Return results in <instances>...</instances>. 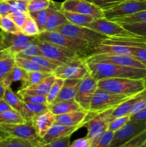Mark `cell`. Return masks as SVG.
Masks as SVG:
<instances>
[{
  "label": "cell",
  "instance_id": "cell-58",
  "mask_svg": "<svg viewBox=\"0 0 146 147\" xmlns=\"http://www.w3.org/2000/svg\"><path fill=\"white\" fill-rule=\"evenodd\" d=\"M4 51H5V48H4V44H3V37L1 31L0 32V54L4 53Z\"/></svg>",
  "mask_w": 146,
  "mask_h": 147
},
{
  "label": "cell",
  "instance_id": "cell-36",
  "mask_svg": "<svg viewBox=\"0 0 146 147\" xmlns=\"http://www.w3.org/2000/svg\"><path fill=\"white\" fill-rule=\"evenodd\" d=\"M111 20L119 23L120 24H127V23H136L146 22V9L144 10V11L136 13V14H132V15L112 19Z\"/></svg>",
  "mask_w": 146,
  "mask_h": 147
},
{
  "label": "cell",
  "instance_id": "cell-32",
  "mask_svg": "<svg viewBox=\"0 0 146 147\" xmlns=\"http://www.w3.org/2000/svg\"><path fill=\"white\" fill-rule=\"evenodd\" d=\"M26 123L20 113L14 109L0 113V123L12 124V123Z\"/></svg>",
  "mask_w": 146,
  "mask_h": 147
},
{
  "label": "cell",
  "instance_id": "cell-61",
  "mask_svg": "<svg viewBox=\"0 0 146 147\" xmlns=\"http://www.w3.org/2000/svg\"><path fill=\"white\" fill-rule=\"evenodd\" d=\"M84 1H90V2H92L93 0H84Z\"/></svg>",
  "mask_w": 146,
  "mask_h": 147
},
{
  "label": "cell",
  "instance_id": "cell-38",
  "mask_svg": "<svg viewBox=\"0 0 146 147\" xmlns=\"http://www.w3.org/2000/svg\"><path fill=\"white\" fill-rule=\"evenodd\" d=\"M114 132L106 130L98 137L92 141L91 147H109L113 140Z\"/></svg>",
  "mask_w": 146,
  "mask_h": 147
},
{
  "label": "cell",
  "instance_id": "cell-53",
  "mask_svg": "<svg viewBox=\"0 0 146 147\" xmlns=\"http://www.w3.org/2000/svg\"><path fill=\"white\" fill-rule=\"evenodd\" d=\"M92 141L90 139L85 136V137L80 138V139H76L75 141L70 144V147H91Z\"/></svg>",
  "mask_w": 146,
  "mask_h": 147
},
{
  "label": "cell",
  "instance_id": "cell-6",
  "mask_svg": "<svg viewBox=\"0 0 146 147\" xmlns=\"http://www.w3.org/2000/svg\"><path fill=\"white\" fill-rule=\"evenodd\" d=\"M130 97L131 96L115 94L107 90L97 88L92 99L89 111L97 113L114 109Z\"/></svg>",
  "mask_w": 146,
  "mask_h": 147
},
{
  "label": "cell",
  "instance_id": "cell-19",
  "mask_svg": "<svg viewBox=\"0 0 146 147\" xmlns=\"http://www.w3.org/2000/svg\"><path fill=\"white\" fill-rule=\"evenodd\" d=\"M134 47H127V46L120 45H110L101 43L91 49L90 55L97 54H110L131 56L132 57Z\"/></svg>",
  "mask_w": 146,
  "mask_h": 147
},
{
  "label": "cell",
  "instance_id": "cell-33",
  "mask_svg": "<svg viewBox=\"0 0 146 147\" xmlns=\"http://www.w3.org/2000/svg\"><path fill=\"white\" fill-rule=\"evenodd\" d=\"M4 99L12 109L19 112L22 109L24 102L19 96V95L16 94L10 87L6 88L5 93H4Z\"/></svg>",
  "mask_w": 146,
  "mask_h": 147
},
{
  "label": "cell",
  "instance_id": "cell-20",
  "mask_svg": "<svg viewBox=\"0 0 146 147\" xmlns=\"http://www.w3.org/2000/svg\"><path fill=\"white\" fill-rule=\"evenodd\" d=\"M88 111L84 110L76 111L70 113L55 116V122L58 124L67 126H80L84 122Z\"/></svg>",
  "mask_w": 146,
  "mask_h": 147
},
{
  "label": "cell",
  "instance_id": "cell-57",
  "mask_svg": "<svg viewBox=\"0 0 146 147\" xmlns=\"http://www.w3.org/2000/svg\"><path fill=\"white\" fill-rule=\"evenodd\" d=\"M6 86L4 84L3 81L0 82V99L4 98V93H5V90H6Z\"/></svg>",
  "mask_w": 146,
  "mask_h": 147
},
{
  "label": "cell",
  "instance_id": "cell-8",
  "mask_svg": "<svg viewBox=\"0 0 146 147\" xmlns=\"http://www.w3.org/2000/svg\"><path fill=\"white\" fill-rule=\"evenodd\" d=\"M37 45L41 50L42 56L60 64L67 63L71 60L81 58L80 56L70 50L45 40H40V38L37 42Z\"/></svg>",
  "mask_w": 146,
  "mask_h": 147
},
{
  "label": "cell",
  "instance_id": "cell-26",
  "mask_svg": "<svg viewBox=\"0 0 146 147\" xmlns=\"http://www.w3.org/2000/svg\"><path fill=\"white\" fill-rule=\"evenodd\" d=\"M47 111H49V109L47 105L24 103L22 109H21L19 113L27 123H31V121L35 116Z\"/></svg>",
  "mask_w": 146,
  "mask_h": 147
},
{
  "label": "cell",
  "instance_id": "cell-56",
  "mask_svg": "<svg viewBox=\"0 0 146 147\" xmlns=\"http://www.w3.org/2000/svg\"><path fill=\"white\" fill-rule=\"evenodd\" d=\"M10 109H11V106L4 100V99H0V113L6 111L10 110Z\"/></svg>",
  "mask_w": 146,
  "mask_h": 147
},
{
  "label": "cell",
  "instance_id": "cell-23",
  "mask_svg": "<svg viewBox=\"0 0 146 147\" xmlns=\"http://www.w3.org/2000/svg\"><path fill=\"white\" fill-rule=\"evenodd\" d=\"M80 80H80V79H66L64 80V85L54 103L74 100Z\"/></svg>",
  "mask_w": 146,
  "mask_h": 147
},
{
  "label": "cell",
  "instance_id": "cell-17",
  "mask_svg": "<svg viewBox=\"0 0 146 147\" xmlns=\"http://www.w3.org/2000/svg\"><path fill=\"white\" fill-rule=\"evenodd\" d=\"M80 126H67L54 123L51 126L47 133L43 138L40 139L42 144H47L52 142L71 136L74 132L78 130Z\"/></svg>",
  "mask_w": 146,
  "mask_h": 147
},
{
  "label": "cell",
  "instance_id": "cell-54",
  "mask_svg": "<svg viewBox=\"0 0 146 147\" xmlns=\"http://www.w3.org/2000/svg\"><path fill=\"white\" fill-rule=\"evenodd\" d=\"M130 120L132 121H146V108L135 114L130 116Z\"/></svg>",
  "mask_w": 146,
  "mask_h": 147
},
{
  "label": "cell",
  "instance_id": "cell-5",
  "mask_svg": "<svg viewBox=\"0 0 146 147\" xmlns=\"http://www.w3.org/2000/svg\"><path fill=\"white\" fill-rule=\"evenodd\" d=\"M114 109H110L100 113H94L88 111L82 127H85L87 130V137L93 141L100 134L107 130V127L111 121L112 114Z\"/></svg>",
  "mask_w": 146,
  "mask_h": 147
},
{
  "label": "cell",
  "instance_id": "cell-40",
  "mask_svg": "<svg viewBox=\"0 0 146 147\" xmlns=\"http://www.w3.org/2000/svg\"><path fill=\"white\" fill-rule=\"evenodd\" d=\"M21 32L27 36H38L40 34V31L37 23L34 19L30 16L26 21L24 25L20 28Z\"/></svg>",
  "mask_w": 146,
  "mask_h": 147
},
{
  "label": "cell",
  "instance_id": "cell-52",
  "mask_svg": "<svg viewBox=\"0 0 146 147\" xmlns=\"http://www.w3.org/2000/svg\"><path fill=\"white\" fill-rule=\"evenodd\" d=\"M70 137L71 136H66L62 139L52 142L47 144H43V147H70Z\"/></svg>",
  "mask_w": 146,
  "mask_h": 147
},
{
  "label": "cell",
  "instance_id": "cell-18",
  "mask_svg": "<svg viewBox=\"0 0 146 147\" xmlns=\"http://www.w3.org/2000/svg\"><path fill=\"white\" fill-rule=\"evenodd\" d=\"M55 122V116L50 111L35 116L31 121V125L35 129L40 139L44 136L49 129Z\"/></svg>",
  "mask_w": 146,
  "mask_h": 147
},
{
  "label": "cell",
  "instance_id": "cell-47",
  "mask_svg": "<svg viewBox=\"0 0 146 147\" xmlns=\"http://www.w3.org/2000/svg\"><path fill=\"white\" fill-rule=\"evenodd\" d=\"M9 5L10 13L14 11H27L28 0H4ZM9 13V14H10Z\"/></svg>",
  "mask_w": 146,
  "mask_h": 147
},
{
  "label": "cell",
  "instance_id": "cell-21",
  "mask_svg": "<svg viewBox=\"0 0 146 147\" xmlns=\"http://www.w3.org/2000/svg\"><path fill=\"white\" fill-rule=\"evenodd\" d=\"M57 3L52 1L50 5V11L49 13L46 24L45 31H55L60 26L69 22L63 14L61 8H57Z\"/></svg>",
  "mask_w": 146,
  "mask_h": 147
},
{
  "label": "cell",
  "instance_id": "cell-49",
  "mask_svg": "<svg viewBox=\"0 0 146 147\" xmlns=\"http://www.w3.org/2000/svg\"><path fill=\"white\" fill-rule=\"evenodd\" d=\"M130 120V116H122V117L117 118V119H113V121L110 122L107 127V131H110L112 132H115L121 129L123 126H124Z\"/></svg>",
  "mask_w": 146,
  "mask_h": 147
},
{
  "label": "cell",
  "instance_id": "cell-9",
  "mask_svg": "<svg viewBox=\"0 0 146 147\" xmlns=\"http://www.w3.org/2000/svg\"><path fill=\"white\" fill-rule=\"evenodd\" d=\"M0 136L1 138H20L34 142H40V139L31 123L27 122L12 124L0 123Z\"/></svg>",
  "mask_w": 146,
  "mask_h": 147
},
{
  "label": "cell",
  "instance_id": "cell-25",
  "mask_svg": "<svg viewBox=\"0 0 146 147\" xmlns=\"http://www.w3.org/2000/svg\"><path fill=\"white\" fill-rule=\"evenodd\" d=\"M47 106L49 111L54 116L70 113L76 111L83 110L75 100L57 102V103L49 104Z\"/></svg>",
  "mask_w": 146,
  "mask_h": 147
},
{
  "label": "cell",
  "instance_id": "cell-55",
  "mask_svg": "<svg viewBox=\"0 0 146 147\" xmlns=\"http://www.w3.org/2000/svg\"><path fill=\"white\" fill-rule=\"evenodd\" d=\"M10 13L9 5L4 0H0V15H8Z\"/></svg>",
  "mask_w": 146,
  "mask_h": 147
},
{
  "label": "cell",
  "instance_id": "cell-60",
  "mask_svg": "<svg viewBox=\"0 0 146 147\" xmlns=\"http://www.w3.org/2000/svg\"><path fill=\"white\" fill-rule=\"evenodd\" d=\"M141 147H146V142H145V143H144V144H143V146H142Z\"/></svg>",
  "mask_w": 146,
  "mask_h": 147
},
{
  "label": "cell",
  "instance_id": "cell-4",
  "mask_svg": "<svg viewBox=\"0 0 146 147\" xmlns=\"http://www.w3.org/2000/svg\"><path fill=\"white\" fill-rule=\"evenodd\" d=\"M55 31L87 42L91 46L92 48L97 45L101 44L104 40L109 38L107 36L97 32L89 27L75 25L70 22H67L60 26Z\"/></svg>",
  "mask_w": 146,
  "mask_h": 147
},
{
  "label": "cell",
  "instance_id": "cell-37",
  "mask_svg": "<svg viewBox=\"0 0 146 147\" xmlns=\"http://www.w3.org/2000/svg\"><path fill=\"white\" fill-rule=\"evenodd\" d=\"M0 29L6 32L19 34L21 33L19 27L16 25L10 17L7 15H0Z\"/></svg>",
  "mask_w": 146,
  "mask_h": 147
},
{
  "label": "cell",
  "instance_id": "cell-14",
  "mask_svg": "<svg viewBox=\"0 0 146 147\" xmlns=\"http://www.w3.org/2000/svg\"><path fill=\"white\" fill-rule=\"evenodd\" d=\"M61 10L91 16L95 19L104 17V11L93 2L84 0H65L61 4Z\"/></svg>",
  "mask_w": 146,
  "mask_h": 147
},
{
  "label": "cell",
  "instance_id": "cell-35",
  "mask_svg": "<svg viewBox=\"0 0 146 147\" xmlns=\"http://www.w3.org/2000/svg\"><path fill=\"white\" fill-rule=\"evenodd\" d=\"M50 11V7L46 9L41 10V11H35V12H30L29 15L34 19V21L37 23L39 27L40 32L45 31L46 24H47V18H48L49 13Z\"/></svg>",
  "mask_w": 146,
  "mask_h": 147
},
{
  "label": "cell",
  "instance_id": "cell-11",
  "mask_svg": "<svg viewBox=\"0 0 146 147\" xmlns=\"http://www.w3.org/2000/svg\"><path fill=\"white\" fill-rule=\"evenodd\" d=\"M97 89V81L89 72L80 80L74 98L83 110L87 111H90V103Z\"/></svg>",
  "mask_w": 146,
  "mask_h": 147
},
{
  "label": "cell",
  "instance_id": "cell-7",
  "mask_svg": "<svg viewBox=\"0 0 146 147\" xmlns=\"http://www.w3.org/2000/svg\"><path fill=\"white\" fill-rule=\"evenodd\" d=\"M87 27L107 36L109 38H124L137 37V35L125 29L119 23L104 18L94 19Z\"/></svg>",
  "mask_w": 146,
  "mask_h": 147
},
{
  "label": "cell",
  "instance_id": "cell-22",
  "mask_svg": "<svg viewBox=\"0 0 146 147\" xmlns=\"http://www.w3.org/2000/svg\"><path fill=\"white\" fill-rule=\"evenodd\" d=\"M55 79L56 76L52 74L37 84L30 86L27 88L19 89L17 93H24L31 96H47Z\"/></svg>",
  "mask_w": 146,
  "mask_h": 147
},
{
  "label": "cell",
  "instance_id": "cell-43",
  "mask_svg": "<svg viewBox=\"0 0 146 147\" xmlns=\"http://www.w3.org/2000/svg\"><path fill=\"white\" fill-rule=\"evenodd\" d=\"M38 40L36 42H31L27 43V44L23 47L21 51L19 53H18L17 55H16L24 56V57L42 55L41 53V50H40V47H39L38 45H37Z\"/></svg>",
  "mask_w": 146,
  "mask_h": 147
},
{
  "label": "cell",
  "instance_id": "cell-48",
  "mask_svg": "<svg viewBox=\"0 0 146 147\" xmlns=\"http://www.w3.org/2000/svg\"><path fill=\"white\" fill-rule=\"evenodd\" d=\"M7 16L10 17L15 23L16 25L19 28H21L24 25L26 21L30 17L29 13L26 12V11H14V12L10 13Z\"/></svg>",
  "mask_w": 146,
  "mask_h": 147
},
{
  "label": "cell",
  "instance_id": "cell-12",
  "mask_svg": "<svg viewBox=\"0 0 146 147\" xmlns=\"http://www.w3.org/2000/svg\"><path fill=\"white\" fill-rule=\"evenodd\" d=\"M146 129V121L130 120L124 126L114 133L109 147H117L128 142Z\"/></svg>",
  "mask_w": 146,
  "mask_h": 147
},
{
  "label": "cell",
  "instance_id": "cell-16",
  "mask_svg": "<svg viewBox=\"0 0 146 147\" xmlns=\"http://www.w3.org/2000/svg\"><path fill=\"white\" fill-rule=\"evenodd\" d=\"M1 34L5 50L14 55L19 53L27 43L39 40L38 36H27L22 33L14 34L1 31Z\"/></svg>",
  "mask_w": 146,
  "mask_h": 147
},
{
  "label": "cell",
  "instance_id": "cell-30",
  "mask_svg": "<svg viewBox=\"0 0 146 147\" xmlns=\"http://www.w3.org/2000/svg\"><path fill=\"white\" fill-rule=\"evenodd\" d=\"M15 65V55L5 50L0 58V82L4 80Z\"/></svg>",
  "mask_w": 146,
  "mask_h": 147
},
{
  "label": "cell",
  "instance_id": "cell-2",
  "mask_svg": "<svg viewBox=\"0 0 146 147\" xmlns=\"http://www.w3.org/2000/svg\"><path fill=\"white\" fill-rule=\"evenodd\" d=\"M40 40L57 45L73 52L81 58L85 59L90 55L92 47L85 41L70 37L57 31H44L38 35Z\"/></svg>",
  "mask_w": 146,
  "mask_h": 147
},
{
  "label": "cell",
  "instance_id": "cell-64",
  "mask_svg": "<svg viewBox=\"0 0 146 147\" xmlns=\"http://www.w3.org/2000/svg\"><path fill=\"white\" fill-rule=\"evenodd\" d=\"M1 139V136H0V139Z\"/></svg>",
  "mask_w": 146,
  "mask_h": 147
},
{
  "label": "cell",
  "instance_id": "cell-13",
  "mask_svg": "<svg viewBox=\"0 0 146 147\" xmlns=\"http://www.w3.org/2000/svg\"><path fill=\"white\" fill-rule=\"evenodd\" d=\"M146 9V0H125L115 7L104 11V18L112 20L127 17Z\"/></svg>",
  "mask_w": 146,
  "mask_h": 147
},
{
  "label": "cell",
  "instance_id": "cell-46",
  "mask_svg": "<svg viewBox=\"0 0 146 147\" xmlns=\"http://www.w3.org/2000/svg\"><path fill=\"white\" fill-rule=\"evenodd\" d=\"M146 142V129L128 142L117 147H141Z\"/></svg>",
  "mask_w": 146,
  "mask_h": 147
},
{
  "label": "cell",
  "instance_id": "cell-62",
  "mask_svg": "<svg viewBox=\"0 0 146 147\" xmlns=\"http://www.w3.org/2000/svg\"><path fill=\"white\" fill-rule=\"evenodd\" d=\"M4 53H1V54H0V58H1V56L3 55V54H4Z\"/></svg>",
  "mask_w": 146,
  "mask_h": 147
},
{
  "label": "cell",
  "instance_id": "cell-63",
  "mask_svg": "<svg viewBox=\"0 0 146 147\" xmlns=\"http://www.w3.org/2000/svg\"><path fill=\"white\" fill-rule=\"evenodd\" d=\"M144 65H145V69H146V62L145 63H144Z\"/></svg>",
  "mask_w": 146,
  "mask_h": 147
},
{
  "label": "cell",
  "instance_id": "cell-39",
  "mask_svg": "<svg viewBox=\"0 0 146 147\" xmlns=\"http://www.w3.org/2000/svg\"><path fill=\"white\" fill-rule=\"evenodd\" d=\"M64 80L60 78L56 77L55 80L53 83L52 86L51 88H50V92H49L48 95L47 96V103L49 104H52L54 102L56 98L58 96L59 93H60V90H61L62 88L63 85H64Z\"/></svg>",
  "mask_w": 146,
  "mask_h": 147
},
{
  "label": "cell",
  "instance_id": "cell-29",
  "mask_svg": "<svg viewBox=\"0 0 146 147\" xmlns=\"http://www.w3.org/2000/svg\"><path fill=\"white\" fill-rule=\"evenodd\" d=\"M54 73H45V72H27L24 78L21 80V86L20 89H24L31 86L40 83L47 77Z\"/></svg>",
  "mask_w": 146,
  "mask_h": 147
},
{
  "label": "cell",
  "instance_id": "cell-1",
  "mask_svg": "<svg viewBox=\"0 0 146 147\" xmlns=\"http://www.w3.org/2000/svg\"><path fill=\"white\" fill-rule=\"evenodd\" d=\"M91 76L97 81L104 78L143 79L146 69L117 65L105 63H87Z\"/></svg>",
  "mask_w": 146,
  "mask_h": 147
},
{
  "label": "cell",
  "instance_id": "cell-45",
  "mask_svg": "<svg viewBox=\"0 0 146 147\" xmlns=\"http://www.w3.org/2000/svg\"><path fill=\"white\" fill-rule=\"evenodd\" d=\"M22 101L26 103H32V104H42L47 105V96H31V95L24 94V93H17Z\"/></svg>",
  "mask_w": 146,
  "mask_h": 147
},
{
  "label": "cell",
  "instance_id": "cell-42",
  "mask_svg": "<svg viewBox=\"0 0 146 147\" xmlns=\"http://www.w3.org/2000/svg\"><path fill=\"white\" fill-rule=\"evenodd\" d=\"M121 25L130 32L140 37H146V22L121 24Z\"/></svg>",
  "mask_w": 146,
  "mask_h": 147
},
{
  "label": "cell",
  "instance_id": "cell-27",
  "mask_svg": "<svg viewBox=\"0 0 146 147\" xmlns=\"http://www.w3.org/2000/svg\"><path fill=\"white\" fill-rule=\"evenodd\" d=\"M0 147H43L40 142L14 137H4L0 139Z\"/></svg>",
  "mask_w": 146,
  "mask_h": 147
},
{
  "label": "cell",
  "instance_id": "cell-24",
  "mask_svg": "<svg viewBox=\"0 0 146 147\" xmlns=\"http://www.w3.org/2000/svg\"><path fill=\"white\" fill-rule=\"evenodd\" d=\"M146 93V88L143 90V91L140 92L137 94L134 95V96H131L129 99L125 100V102L122 103L119 106H117L115 109H114L112 114V119H117V118L122 117V116H130L129 113H130V110H131L132 107L133 105L135 103H137L142 97L145 95ZM112 120V121H113Z\"/></svg>",
  "mask_w": 146,
  "mask_h": 147
},
{
  "label": "cell",
  "instance_id": "cell-51",
  "mask_svg": "<svg viewBox=\"0 0 146 147\" xmlns=\"http://www.w3.org/2000/svg\"><path fill=\"white\" fill-rule=\"evenodd\" d=\"M132 57H134L136 60L145 63L146 62V46H141V47H135L133 50Z\"/></svg>",
  "mask_w": 146,
  "mask_h": 147
},
{
  "label": "cell",
  "instance_id": "cell-34",
  "mask_svg": "<svg viewBox=\"0 0 146 147\" xmlns=\"http://www.w3.org/2000/svg\"><path fill=\"white\" fill-rule=\"evenodd\" d=\"M27 72L19 66L16 65L11 69L9 73L7 74L5 78L3 80V83L6 87H10L11 85L14 82L21 81L25 77Z\"/></svg>",
  "mask_w": 146,
  "mask_h": 147
},
{
  "label": "cell",
  "instance_id": "cell-44",
  "mask_svg": "<svg viewBox=\"0 0 146 147\" xmlns=\"http://www.w3.org/2000/svg\"><path fill=\"white\" fill-rule=\"evenodd\" d=\"M52 1L51 0H28L27 11L30 13L48 9L51 5Z\"/></svg>",
  "mask_w": 146,
  "mask_h": 147
},
{
  "label": "cell",
  "instance_id": "cell-28",
  "mask_svg": "<svg viewBox=\"0 0 146 147\" xmlns=\"http://www.w3.org/2000/svg\"><path fill=\"white\" fill-rule=\"evenodd\" d=\"M15 63L16 65L19 66L22 68L26 72H45V73H54L52 70L50 69L45 68L39 65L36 62L30 60L24 57H19V56H15Z\"/></svg>",
  "mask_w": 146,
  "mask_h": 147
},
{
  "label": "cell",
  "instance_id": "cell-59",
  "mask_svg": "<svg viewBox=\"0 0 146 147\" xmlns=\"http://www.w3.org/2000/svg\"><path fill=\"white\" fill-rule=\"evenodd\" d=\"M143 80H144V83H145V88H146V76L145 77L143 78Z\"/></svg>",
  "mask_w": 146,
  "mask_h": 147
},
{
  "label": "cell",
  "instance_id": "cell-3",
  "mask_svg": "<svg viewBox=\"0 0 146 147\" xmlns=\"http://www.w3.org/2000/svg\"><path fill=\"white\" fill-rule=\"evenodd\" d=\"M97 88L115 94L132 96L145 88L143 79L104 78L97 81Z\"/></svg>",
  "mask_w": 146,
  "mask_h": 147
},
{
  "label": "cell",
  "instance_id": "cell-31",
  "mask_svg": "<svg viewBox=\"0 0 146 147\" xmlns=\"http://www.w3.org/2000/svg\"><path fill=\"white\" fill-rule=\"evenodd\" d=\"M62 12L67 18V21L70 23L75 24V25L87 27V25L92 22L95 19L91 16L79 14V13L71 12V11H62Z\"/></svg>",
  "mask_w": 146,
  "mask_h": 147
},
{
  "label": "cell",
  "instance_id": "cell-50",
  "mask_svg": "<svg viewBox=\"0 0 146 147\" xmlns=\"http://www.w3.org/2000/svg\"><path fill=\"white\" fill-rule=\"evenodd\" d=\"M124 1L125 0H93L92 2L103 11H105L115 7Z\"/></svg>",
  "mask_w": 146,
  "mask_h": 147
},
{
  "label": "cell",
  "instance_id": "cell-41",
  "mask_svg": "<svg viewBox=\"0 0 146 147\" xmlns=\"http://www.w3.org/2000/svg\"><path fill=\"white\" fill-rule=\"evenodd\" d=\"M15 56H19V55H15ZM19 57H27V58L30 59V60H33V61L36 62L37 63H38L39 65H40L41 66H42L43 67H45V68L50 69V70H52L53 72L55 70V69L58 67L59 65H61L62 64L57 63V62L52 61V60H50V59L47 58V57H44V56H30V57H24V56H19Z\"/></svg>",
  "mask_w": 146,
  "mask_h": 147
},
{
  "label": "cell",
  "instance_id": "cell-15",
  "mask_svg": "<svg viewBox=\"0 0 146 147\" xmlns=\"http://www.w3.org/2000/svg\"><path fill=\"white\" fill-rule=\"evenodd\" d=\"M86 63H105L117 65L128 66L137 68L145 69L144 63L136 60L131 56L118 55L97 54L92 55L84 59Z\"/></svg>",
  "mask_w": 146,
  "mask_h": 147
},
{
  "label": "cell",
  "instance_id": "cell-10",
  "mask_svg": "<svg viewBox=\"0 0 146 147\" xmlns=\"http://www.w3.org/2000/svg\"><path fill=\"white\" fill-rule=\"evenodd\" d=\"M89 73L84 59L78 58L59 65L54 71L57 78L66 79H82Z\"/></svg>",
  "mask_w": 146,
  "mask_h": 147
}]
</instances>
